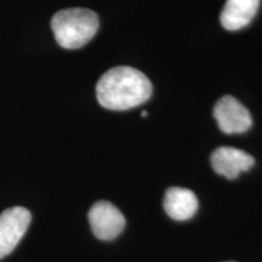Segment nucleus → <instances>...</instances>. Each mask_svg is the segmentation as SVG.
<instances>
[{
    "label": "nucleus",
    "mask_w": 262,
    "mask_h": 262,
    "mask_svg": "<svg viewBox=\"0 0 262 262\" xmlns=\"http://www.w3.org/2000/svg\"><path fill=\"white\" fill-rule=\"evenodd\" d=\"M152 95V84L142 72L120 66L107 71L96 85L101 106L112 111H126L145 103Z\"/></svg>",
    "instance_id": "nucleus-1"
},
{
    "label": "nucleus",
    "mask_w": 262,
    "mask_h": 262,
    "mask_svg": "<svg viewBox=\"0 0 262 262\" xmlns=\"http://www.w3.org/2000/svg\"><path fill=\"white\" fill-rule=\"evenodd\" d=\"M98 26L96 12L83 8L61 10L51 19V29L57 44L68 50L86 45L97 33Z\"/></svg>",
    "instance_id": "nucleus-2"
},
{
    "label": "nucleus",
    "mask_w": 262,
    "mask_h": 262,
    "mask_svg": "<svg viewBox=\"0 0 262 262\" xmlns=\"http://www.w3.org/2000/svg\"><path fill=\"white\" fill-rule=\"evenodd\" d=\"M32 215L24 206H14L0 214V258L17 247L31 224Z\"/></svg>",
    "instance_id": "nucleus-3"
},
{
    "label": "nucleus",
    "mask_w": 262,
    "mask_h": 262,
    "mask_svg": "<svg viewBox=\"0 0 262 262\" xmlns=\"http://www.w3.org/2000/svg\"><path fill=\"white\" fill-rule=\"evenodd\" d=\"M89 222L95 237L101 241H112L125 227L124 215L116 205L107 201L96 202L91 206Z\"/></svg>",
    "instance_id": "nucleus-4"
},
{
    "label": "nucleus",
    "mask_w": 262,
    "mask_h": 262,
    "mask_svg": "<svg viewBox=\"0 0 262 262\" xmlns=\"http://www.w3.org/2000/svg\"><path fill=\"white\" fill-rule=\"evenodd\" d=\"M214 117L225 134H243L253 125V118L248 108L233 96H224L216 102Z\"/></svg>",
    "instance_id": "nucleus-5"
},
{
    "label": "nucleus",
    "mask_w": 262,
    "mask_h": 262,
    "mask_svg": "<svg viewBox=\"0 0 262 262\" xmlns=\"http://www.w3.org/2000/svg\"><path fill=\"white\" fill-rule=\"evenodd\" d=\"M210 162L216 173L228 180H234L243 171L253 168L255 159L244 150L233 147H220L212 152Z\"/></svg>",
    "instance_id": "nucleus-6"
},
{
    "label": "nucleus",
    "mask_w": 262,
    "mask_h": 262,
    "mask_svg": "<svg viewBox=\"0 0 262 262\" xmlns=\"http://www.w3.org/2000/svg\"><path fill=\"white\" fill-rule=\"evenodd\" d=\"M164 210L172 220L186 221L198 210V199L191 189L181 187L169 188L164 196Z\"/></svg>",
    "instance_id": "nucleus-7"
},
{
    "label": "nucleus",
    "mask_w": 262,
    "mask_h": 262,
    "mask_svg": "<svg viewBox=\"0 0 262 262\" xmlns=\"http://www.w3.org/2000/svg\"><path fill=\"white\" fill-rule=\"evenodd\" d=\"M260 0H227L222 10L220 21L227 31H238L253 21Z\"/></svg>",
    "instance_id": "nucleus-8"
},
{
    "label": "nucleus",
    "mask_w": 262,
    "mask_h": 262,
    "mask_svg": "<svg viewBox=\"0 0 262 262\" xmlns=\"http://www.w3.org/2000/svg\"><path fill=\"white\" fill-rule=\"evenodd\" d=\"M141 116H142V117H147V112H146V111H143V112H142V114H141Z\"/></svg>",
    "instance_id": "nucleus-9"
},
{
    "label": "nucleus",
    "mask_w": 262,
    "mask_h": 262,
    "mask_svg": "<svg viewBox=\"0 0 262 262\" xmlns=\"http://www.w3.org/2000/svg\"><path fill=\"white\" fill-rule=\"evenodd\" d=\"M227 262H234V261H227Z\"/></svg>",
    "instance_id": "nucleus-10"
}]
</instances>
